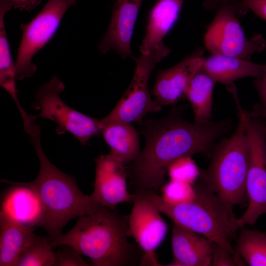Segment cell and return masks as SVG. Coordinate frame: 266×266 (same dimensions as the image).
Wrapping results in <instances>:
<instances>
[{
    "instance_id": "cell-1",
    "label": "cell",
    "mask_w": 266,
    "mask_h": 266,
    "mask_svg": "<svg viewBox=\"0 0 266 266\" xmlns=\"http://www.w3.org/2000/svg\"><path fill=\"white\" fill-rule=\"evenodd\" d=\"M181 109L174 107L163 118L145 121L141 130L144 147L127 171L133 193L156 191L173 162L197 154L210 155L216 141L230 131V120L192 123Z\"/></svg>"
},
{
    "instance_id": "cell-2",
    "label": "cell",
    "mask_w": 266,
    "mask_h": 266,
    "mask_svg": "<svg viewBox=\"0 0 266 266\" xmlns=\"http://www.w3.org/2000/svg\"><path fill=\"white\" fill-rule=\"evenodd\" d=\"M35 121L29 118L24 122V127L39 160L40 170L36 178L29 183L4 179L1 181L27 187L33 192L40 208L38 226L47 232L50 242L63 234V228L71 220L91 213L100 205L81 192L72 177L48 160L41 145L40 127Z\"/></svg>"
},
{
    "instance_id": "cell-3",
    "label": "cell",
    "mask_w": 266,
    "mask_h": 266,
    "mask_svg": "<svg viewBox=\"0 0 266 266\" xmlns=\"http://www.w3.org/2000/svg\"><path fill=\"white\" fill-rule=\"evenodd\" d=\"M129 215L99 205L78 217L72 229L50 242L53 249L68 245L89 258L95 266L140 265L144 252L129 240Z\"/></svg>"
},
{
    "instance_id": "cell-4",
    "label": "cell",
    "mask_w": 266,
    "mask_h": 266,
    "mask_svg": "<svg viewBox=\"0 0 266 266\" xmlns=\"http://www.w3.org/2000/svg\"><path fill=\"white\" fill-rule=\"evenodd\" d=\"M193 185L196 191L194 199L184 203H168L156 191L136 194L150 200L174 224L200 234L236 255L230 239L241 228L233 209L201 181Z\"/></svg>"
},
{
    "instance_id": "cell-5",
    "label": "cell",
    "mask_w": 266,
    "mask_h": 266,
    "mask_svg": "<svg viewBox=\"0 0 266 266\" xmlns=\"http://www.w3.org/2000/svg\"><path fill=\"white\" fill-rule=\"evenodd\" d=\"M238 121L232 135L216 144L207 168L199 177L205 186L233 209L247 199L246 181L249 166V145L245 122V111L238 97L234 99Z\"/></svg>"
},
{
    "instance_id": "cell-6",
    "label": "cell",
    "mask_w": 266,
    "mask_h": 266,
    "mask_svg": "<svg viewBox=\"0 0 266 266\" xmlns=\"http://www.w3.org/2000/svg\"><path fill=\"white\" fill-rule=\"evenodd\" d=\"M248 9L240 0H231L220 6L204 36L205 47L213 54L248 60L262 51L266 42L261 34L249 38L240 18Z\"/></svg>"
},
{
    "instance_id": "cell-7",
    "label": "cell",
    "mask_w": 266,
    "mask_h": 266,
    "mask_svg": "<svg viewBox=\"0 0 266 266\" xmlns=\"http://www.w3.org/2000/svg\"><path fill=\"white\" fill-rule=\"evenodd\" d=\"M170 52L163 42L148 53L134 58L136 66L132 80L111 112L100 121L101 130L111 122L140 121L147 113L162 109L161 105L151 99L148 83L155 66Z\"/></svg>"
},
{
    "instance_id": "cell-8",
    "label": "cell",
    "mask_w": 266,
    "mask_h": 266,
    "mask_svg": "<svg viewBox=\"0 0 266 266\" xmlns=\"http://www.w3.org/2000/svg\"><path fill=\"white\" fill-rule=\"evenodd\" d=\"M78 0H48L29 23L21 24L22 35L15 61L16 79L32 76L37 66L33 58L53 38L66 10Z\"/></svg>"
},
{
    "instance_id": "cell-9",
    "label": "cell",
    "mask_w": 266,
    "mask_h": 266,
    "mask_svg": "<svg viewBox=\"0 0 266 266\" xmlns=\"http://www.w3.org/2000/svg\"><path fill=\"white\" fill-rule=\"evenodd\" d=\"M64 89V83L57 76L40 85L34 103L40 112L33 116L35 119L42 118L55 122L58 134L69 132L85 145L92 137L101 133L100 121L66 104L60 97Z\"/></svg>"
},
{
    "instance_id": "cell-10",
    "label": "cell",
    "mask_w": 266,
    "mask_h": 266,
    "mask_svg": "<svg viewBox=\"0 0 266 266\" xmlns=\"http://www.w3.org/2000/svg\"><path fill=\"white\" fill-rule=\"evenodd\" d=\"M245 122L249 145V160L246 181L248 204L238 218L240 228L254 224L266 214V125L245 111Z\"/></svg>"
},
{
    "instance_id": "cell-11",
    "label": "cell",
    "mask_w": 266,
    "mask_h": 266,
    "mask_svg": "<svg viewBox=\"0 0 266 266\" xmlns=\"http://www.w3.org/2000/svg\"><path fill=\"white\" fill-rule=\"evenodd\" d=\"M133 206L129 215L131 236L144 254L142 262L145 265L158 266L155 252L164 241L167 226L161 212L148 199L135 193Z\"/></svg>"
},
{
    "instance_id": "cell-12",
    "label": "cell",
    "mask_w": 266,
    "mask_h": 266,
    "mask_svg": "<svg viewBox=\"0 0 266 266\" xmlns=\"http://www.w3.org/2000/svg\"><path fill=\"white\" fill-rule=\"evenodd\" d=\"M96 175L93 193L90 195L95 203L114 210L121 203L133 202L127 185L125 164L109 152L96 160Z\"/></svg>"
},
{
    "instance_id": "cell-13",
    "label": "cell",
    "mask_w": 266,
    "mask_h": 266,
    "mask_svg": "<svg viewBox=\"0 0 266 266\" xmlns=\"http://www.w3.org/2000/svg\"><path fill=\"white\" fill-rule=\"evenodd\" d=\"M203 53L198 49L174 66L159 71L153 88L158 103L173 104L185 96L190 80L202 66Z\"/></svg>"
},
{
    "instance_id": "cell-14",
    "label": "cell",
    "mask_w": 266,
    "mask_h": 266,
    "mask_svg": "<svg viewBox=\"0 0 266 266\" xmlns=\"http://www.w3.org/2000/svg\"><path fill=\"white\" fill-rule=\"evenodd\" d=\"M143 0H116L108 28L99 44L102 54L114 50L122 58L132 56L131 39Z\"/></svg>"
},
{
    "instance_id": "cell-15",
    "label": "cell",
    "mask_w": 266,
    "mask_h": 266,
    "mask_svg": "<svg viewBox=\"0 0 266 266\" xmlns=\"http://www.w3.org/2000/svg\"><path fill=\"white\" fill-rule=\"evenodd\" d=\"M211 240L174 224L171 233L173 259L167 266H211Z\"/></svg>"
},
{
    "instance_id": "cell-16",
    "label": "cell",
    "mask_w": 266,
    "mask_h": 266,
    "mask_svg": "<svg viewBox=\"0 0 266 266\" xmlns=\"http://www.w3.org/2000/svg\"><path fill=\"white\" fill-rule=\"evenodd\" d=\"M6 210L0 212V266H16L22 251L37 236Z\"/></svg>"
},
{
    "instance_id": "cell-17",
    "label": "cell",
    "mask_w": 266,
    "mask_h": 266,
    "mask_svg": "<svg viewBox=\"0 0 266 266\" xmlns=\"http://www.w3.org/2000/svg\"><path fill=\"white\" fill-rule=\"evenodd\" d=\"M202 67L216 82L227 86L243 78L260 79L266 72V64H258L248 60L213 54L204 58Z\"/></svg>"
},
{
    "instance_id": "cell-18",
    "label": "cell",
    "mask_w": 266,
    "mask_h": 266,
    "mask_svg": "<svg viewBox=\"0 0 266 266\" xmlns=\"http://www.w3.org/2000/svg\"><path fill=\"white\" fill-rule=\"evenodd\" d=\"M184 0H158L150 10L146 34L140 46L141 54L151 51L163 42L174 26Z\"/></svg>"
},
{
    "instance_id": "cell-19",
    "label": "cell",
    "mask_w": 266,
    "mask_h": 266,
    "mask_svg": "<svg viewBox=\"0 0 266 266\" xmlns=\"http://www.w3.org/2000/svg\"><path fill=\"white\" fill-rule=\"evenodd\" d=\"M110 151L123 164L133 162L140 153L139 137L130 123L115 121L108 123L101 130Z\"/></svg>"
},
{
    "instance_id": "cell-20",
    "label": "cell",
    "mask_w": 266,
    "mask_h": 266,
    "mask_svg": "<svg viewBox=\"0 0 266 266\" xmlns=\"http://www.w3.org/2000/svg\"><path fill=\"white\" fill-rule=\"evenodd\" d=\"M216 82L202 66L190 80L185 96L192 107L195 121L210 120Z\"/></svg>"
},
{
    "instance_id": "cell-21",
    "label": "cell",
    "mask_w": 266,
    "mask_h": 266,
    "mask_svg": "<svg viewBox=\"0 0 266 266\" xmlns=\"http://www.w3.org/2000/svg\"><path fill=\"white\" fill-rule=\"evenodd\" d=\"M15 186L5 196L2 208L22 224L31 227L38 226L40 208L35 195L27 187Z\"/></svg>"
},
{
    "instance_id": "cell-22",
    "label": "cell",
    "mask_w": 266,
    "mask_h": 266,
    "mask_svg": "<svg viewBox=\"0 0 266 266\" xmlns=\"http://www.w3.org/2000/svg\"><path fill=\"white\" fill-rule=\"evenodd\" d=\"M12 7L8 0H0V84L18 105L20 103L15 85V62L12 58L4 20L5 15Z\"/></svg>"
},
{
    "instance_id": "cell-23",
    "label": "cell",
    "mask_w": 266,
    "mask_h": 266,
    "mask_svg": "<svg viewBox=\"0 0 266 266\" xmlns=\"http://www.w3.org/2000/svg\"><path fill=\"white\" fill-rule=\"evenodd\" d=\"M236 253L250 266H266V232L241 228Z\"/></svg>"
},
{
    "instance_id": "cell-24",
    "label": "cell",
    "mask_w": 266,
    "mask_h": 266,
    "mask_svg": "<svg viewBox=\"0 0 266 266\" xmlns=\"http://www.w3.org/2000/svg\"><path fill=\"white\" fill-rule=\"evenodd\" d=\"M48 237L37 236L20 253L16 266H55L56 254Z\"/></svg>"
},
{
    "instance_id": "cell-25",
    "label": "cell",
    "mask_w": 266,
    "mask_h": 266,
    "mask_svg": "<svg viewBox=\"0 0 266 266\" xmlns=\"http://www.w3.org/2000/svg\"><path fill=\"white\" fill-rule=\"evenodd\" d=\"M163 199L166 202L180 203L193 200L196 196L193 184L170 180L162 186Z\"/></svg>"
},
{
    "instance_id": "cell-26",
    "label": "cell",
    "mask_w": 266,
    "mask_h": 266,
    "mask_svg": "<svg viewBox=\"0 0 266 266\" xmlns=\"http://www.w3.org/2000/svg\"><path fill=\"white\" fill-rule=\"evenodd\" d=\"M167 173L170 180L194 184L199 177L200 170L190 156L181 157L168 167Z\"/></svg>"
},
{
    "instance_id": "cell-27",
    "label": "cell",
    "mask_w": 266,
    "mask_h": 266,
    "mask_svg": "<svg viewBox=\"0 0 266 266\" xmlns=\"http://www.w3.org/2000/svg\"><path fill=\"white\" fill-rule=\"evenodd\" d=\"M243 261L238 255L233 254L224 247L212 242L211 266H239L244 263Z\"/></svg>"
},
{
    "instance_id": "cell-28",
    "label": "cell",
    "mask_w": 266,
    "mask_h": 266,
    "mask_svg": "<svg viewBox=\"0 0 266 266\" xmlns=\"http://www.w3.org/2000/svg\"><path fill=\"white\" fill-rule=\"evenodd\" d=\"M55 254L56 261L55 266H88L81 254L73 247L64 245Z\"/></svg>"
},
{
    "instance_id": "cell-29",
    "label": "cell",
    "mask_w": 266,
    "mask_h": 266,
    "mask_svg": "<svg viewBox=\"0 0 266 266\" xmlns=\"http://www.w3.org/2000/svg\"><path fill=\"white\" fill-rule=\"evenodd\" d=\"M254 85L259 94L260 102L255 106L253 112L249 114L252 117H261L266 119V75L255 79Z\"/></svg>"
},
{
    "instance_id": "cell-30",
    "label": "cell",
    "mask_w": 266,
    "mask_h": 266,
    "mask_svg": "<svg viewBox=\"0 0 266 266\" xmlns=\"http://www.w3.org/2000/svg\"><path fill=\"white\" fill-rule=\"evenodd\" d=\"M248 10L266 21V0H240Z\"/></svg>"
},
{
    "instance_id": "cell-31",
    "label": "cell",
    "mask_w": 266,
    "mask_h": 266,
    "mask_svg": "<svg viewBox=\"0 0 266 266\" xmlns=\"http://www.w3.org/2000/svg\"><path fill=\"white\" fill-rule=\"evenodd\" d=\"M13 7L21 11L30 12L37 6L42 0H8Z\"/></svg>"
},
{
    "instance_id": "cell-32",
    "label": "cell",
    "mask_w": 266,
    "mask_h": 266,
    "mask_svg": "<svg viewBox=\"0 0 266 266\" xmlns=\"http://www.w3.org/2000/svg\"><path fill=\"white\" fill-rule=\"evenodd\" d=\"M231 0H204L203 7L208 10L216 11L221 5Z\"/></svg>"
},
{
    "instance_id": "cell-33",
    "label": "cell",
    "mask_w": 266,
    "mask_h": 266,
    "mask_svg": "<svg viewBox=\"0 0 266 266\" xmlns=\"http://www.w3.org/2000/svg\"></svg>"
},
{
    "instance_id": "cell-34",
    "label": "cell",
    "mask_w": 266,
    "mask_h": 266,
    "mask_svg": "<svg viewBox=\"0 0 266 266\" xmlns=\"http://www.w3.org/2000/svg\"><path fill=\"white\" fill-rule=\"evenodd\" d=\"M265 75H266V74H265Z\"/></svg>"
}]
</instances>
